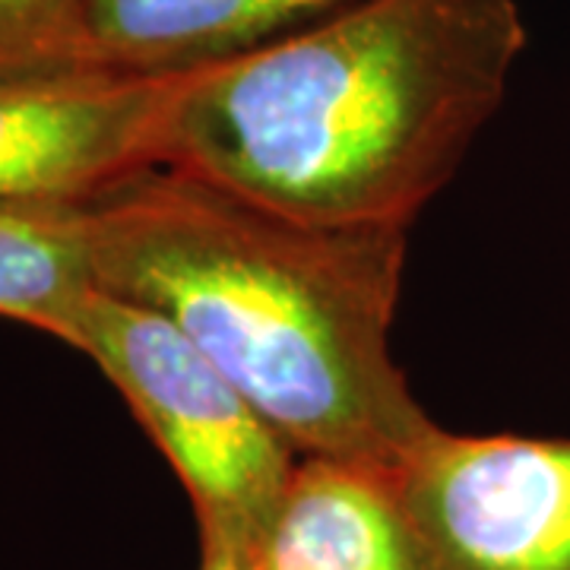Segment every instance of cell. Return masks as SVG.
<instances>
[{"label":"cell","instance_id":"7","mask_svg":"<svg viewBox=\"0 0 570 570\" xmlns=\"http://www.w3.org/2000/svg\"><path fill=\"white\" fill-rule=\"evenodd\" d=\"M254 570H428L387 469L302 456Z\"/></svg>","mask_w":570,"mask_h":570},{"label":"cell","instance_id":"5","mask_svg":"<svg viewBox=\"0 0 570 570\" xmlns=\"http://www.w3.org/2000/svg\"><path fill=\"white\" fill-rule=\"evenodd\" d=\"M187 73L70 67L0 80V200L92 204L163 165Z\"/></svg>","mask_w":570,"mask_h":570},{"label":"cell","instance_id":"4","mask_svg":"<svg viewBox=\"0 0 570 570\" xmlns=\"http://www.w3.org/2000/svg\"><path fill=\"white\" fill-rule=\"evenodd\" d=\"M387 475L428 570H570V438L434 425Z\"/></svg>","mask_w":570,"mask_h":570},{"label":"cell","instance_id":"6","mask_svg":"<svg viewBox=\"0 0 570 570\" xmlns=\"http://www.w3.org/2000/svg\"><path fill=\"white\" fill-rule=\"evenodd\" d=\"M355 0H82L96 67L178 77L245 58Z\"/></svg>","mask_w":570,"mask_h":570},{"label":"cell","instance_id":"1","mask_svg":"<svg viewBox=\"0 0 570 570\" xmlns=\"http://www.w3.org/2000/svg\"><path fill=\"white\" fill-rule=\"evenodd\" d=\"M102 292L163 314L298 456L393 469L434 422L393 362L406 225H326L156 165L92 204Z\"/></svg>","mask_w":570,"mask_h":570},{"label":"cell","instance_id":"3","mask_svg":"<svg viewBox=\"0 0 570 570\" xmlns=\"http://www.w3.org/2000/svg\"><path fill=\"white\" fill-rule=\"evenodd\" d=\"M67 346L121 390L190 494L200 551H254L302 463L276 428L171 321L96 288Z\"/></svg>","mask_w":570,"mask_h":570},{"label":"cell","instance_id":"9","mask_svg":"<svg viewBox=\"0 0 570 570\" xmlns=\"http://www.w3.org/2000/svg\"><path fill=\"white\" fill-rule=\"evenodd\" d=\"M96 67L82 0H0V80Z\"/></svg>","mask_w":570,"mask_h":570},{"label":"cell","instance_id":"8","mask_svg":"<svg viewBox=\"0 0 570 570\" xmlns=\"http://www.w3.org/2000/svg\"><path fill=\"white\" fill-rule=\"evenodd\" d=\"M96 288L86 204L0 200V317L67 343Z\"/></svg>","mask_w":570,"mask_h":570},{"label":"cell","instance_id":"10","mask_svg":"<svg viewBox=\"0 0 570 570\" xmlns=\"http://www.w3.org/2000/svg\"><path fill=\"white\" fill-rule=\"evenodd\" d=\"M200 570H254V551H200Z\"/></svg>","mask_w":570,"mask_h":570},{"label":"cell","instance_id":"2","mask_svg":"<svg viewBox=\"0 0 570 570\" xmlns=\"http://www.w3.org/2000/svg\"><path fill=\"white\" fill-rule=\"evenodd\" d=\"M523 48L520 0H355L187 73L163 165L311 223L412 228L501 108Z\"/></svg>","mask_w":570,"mask_h":570}]
</instances>
